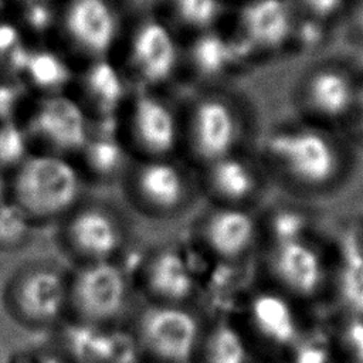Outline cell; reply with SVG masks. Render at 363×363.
<instances>
[{"label":"cell","mask_w":363,"mask_h":363,"mask_svg":"<svg viewBox=\"0 0 363 363\" xmlns=\"http://www.w3.org/2000/svg\"><path fill=\"white\" fill-rule=\"evenodd\" d=\"M208 183L218 197L234 206L255 193L258 177L248 162L228 155L210 163Z\"/></svg>","instance_id":"ffe728a7"},{"label":"cell","mask_w":363,"mask_h":363,"mask_svg":"<svg viewBox=\"0 0 363 363\" xmlns=\"http://www.w3.org/2000/svg\"><path fill=\"white\" fill-rule=\"evenodd\" d=\"M146 284L149 291L166 305L186 301L194 289L189 264L174 250H163L150 259L146 268Z\"/></svg>","instance_id":"ac0fdd59"},{"label":"cell","mask_w":363,"mask_h":363,"mask_svg":"<svg viewBox=\"0 0 363 363\" xmlns=\"http://www.w3.org/2000/svg\"><path fill=\"white\" fill-rule=\"evenodd\" d=\"M79 153L89 172L105 177L116 173L125 162L122 145L108 133L96 138L89 136Z\"/></svg>","instance_id":"cb8c5ba5"},{"label":"cell","mask_w":363,"mask_h":363,"mask_svg":"<svg viewBox=\"0 0 363 363\" xmlns=\"http://www.w3.org/2000/svg\"><path fill=\"white\" fill-rule=\"evenodd\" d=\"M21 91L11 81H0V123L13 121L11 115L18 106Z\"/></svg>","instance_id":"e575fe53"},{"label":"cell","mask_w":363,"mask_h":363,"mask_svg":"<svg viewBox=\"0 0 363 363\" xmlns=\"http://www.w3.org/2000/svg\"><path fill=\"white\" fill-rule=\"evenodd\" d=\"M128 285L122 271L109 261L91 262L75 275L68 301L91 325L113 319L123 309Z\"/></svg>","instance_id":"8992f818"},{"label":"cell","mask_w":363,"mask_h":363,"mask_svg":"<svg viewBox=\"0 0 363 363\" xmlns=\"http://www.w3.org/2000/svg\"><path fill=\"white\" fill-rule=\"evenodd\" d=\"M339 289L346 305L363 313V250L352 235H347L342 244Z\"/></svg>","instance_id":"603a6c76"},{"label":"cell","mask_w":363,"mask_h":363,"mask_svg":"<svg viewBox=\"0 0 363 363\" xmlns=\"http://www.w3.org/2000/svg\"><path fill=\"white\" fill-rule=\"evenodd\" d=\"M356 30H357V34L363 38V6L360 7L356 16Z\"/></svg>","instance_id":"74e56055"},{"label":"cell","mask_w":363,"mask_h":363,"mask_svg":"<svg viewBox=\"0 0 363 363\" xmlns=\"http://www.w3.org/2000/svg\"><path fill=\"white\" fill-rule=\"evenodd\" d=\"M298 13L332 26L347 13L350 0H292Z\"/></svg>","instance_id":"f546056e"},{"label":"cell","mask_w":363,"mask_h":363,"mask_svg":"<svg viewBox=\"0 0 363 363\" xmlns=\"http://www.w3.org/2000/svg\"><path fill=\"white\" fill-rule=\"evenodd\" d=\"M176 18L186 27L206 31L221 13L220 0H172Z\"/></svg>","instance_id":"83f0119b"},{"label":"cell","mask_w":363,"mask_h":363,"mask_svg":"<svg viewBox=\"0 0 363 363\" xmlns=\"http://www.w3.org/2000/svg\"><path fill=\"white\" fill-rule=\"evenodd\" d=\"M265 149L292 184L309 191L335 187L347 169L346 150L333 129L309 119L274 132Z\"/></svg>","instance_id":"6da1fadb"},{"label":"cell","mask_w":363,"mask_h":363,"mask_svg":"<svg viewBox=\"0 0 363 363\" xmlns=\"http://www.w3.org/2000/svg\"><path fill=\"white\" fill-rule=\"evenodd\" d=\"M30 216L14 201L0 203V250L21 245L30 231Z\"/></svg>","instance_id":"f1b7e54d"},{"label":"cell","mask_w":363,"mask_h":363,"mask_svg":"<svg viewBox=\"0 0 363 363\" xmlns=\"http://www.w3.org/2000/svg\"><path fill=\"white\" fill-rule=\"evenodd\" d=\"M362 79L336 62L313 67L301 84V104L309 121L333 129L353 121Z\"/></svg>","instance_id":"3957f363"},{"label":"cell","mask_w":363,"mask_h":363,"mask_svg":"<svg viewBox=\"0 0 363 363\" xmlns=\"http://www.w3.org/2000/svg\"><path fill=\"white\" fill-rule=\"evenodd\" d=\"M135 189L140 200L157 211L174 210L186 197L183 173L164 157H153L136 170Z\"/></svg>","instance_id":"9a60e30c"},{"label":"cell","mask_w":363,"mask_h":363,"mask_svg":"<svg viewBox=\"0 0 363 363\" xmlns=\"http://www.w3.org/2000/svg\"><path fill=\"white\" fill-rule=\"evenodd\" d=\"M352 122H354L356 126L363 133V79H362V85H360V91H359V98H357V102H356L354 115H353V121Z\"/></svg>","instance_id":"8d00e7d4"},{"label":"cell","mask_w":363,"mask_h":363,"mask_svg":"<svg viewBox=\"0 0 363 363\" xmlns=\"http://www.w3.org/2000/svg\"><path fill=\"white\" fill-rule=\"evenodd\" d=\"M24 128L30 140L45 147L44 152L61 156L81 152L89 138L84 106L62 92L41 98Z\"/></svg>","instance_id":"277c9868"},{"label":"cell","mask_w":363,"mask_h":363,"mask_svg":"<svg viewBox=\"0 0 363 363\" xmlns=\"http://www.w3.org/2000/svg\"><path fill=\"white\" fill-rule=\"evenodd\" d=\"M251 318L257 330L274 343L288 345L296 339L294 313L289 305L277 295H258L251 305Z\"/></svg>","instance_id":"44dd1931"},{"label":"cell","mask_w":363,"mask_h":363,"mask_svg":"<svg viewBox=\"0 0 363 363\" xmlns=\"http://www.w3.org/2000/svg\"><path fill=\"white\" fill-rule=\"evenodd\" d=\"M329 352L322 336H312L299 343L294 363H328Z\"/></svg>","instance_id":"836d02e7"},{"label":"cell","mask_w":363,"mask_h":363,"mask_svg":"<svg viewBox=\"0 0 363 363\" xmlns=\"http://www.w3.org/2000/svg\"><path fill=\"white\" fill-rule=\"evenodd\" d=\"M27 1H47V0H24V3H27Z\"/></svg>","instance_id":"ab89813d"},{"label":"cell","mask_w":363,"mask_h":363,"mask_svg":"<svg viewBox=\"0 0 363 363\" xmlns=\"http://www.w3.org/2000/svg\"><path fill=\"white\" fill-rule=\"evenodd\" d=\"M67 237L72 248L91 262L108 261L122 242L116 220L101 208H84L68 223Z\"/></svg>","instance_id":"4fadbf2b"},{"label":"cell","mask_w":363,"mask_h":363,"mask_svg":"<svg viewBox=\"0 0 363 363\" xmlns=\"http://www.w3.org/2000/svg\"><path fill=\"white\" fill-rule=\"evenodd\" d=\"M255 230V221L248 211L230 206L214 211L207 218L204 240L217 255L235 258L250 248Z\"/></svg>","instance_id":"2e32d148"},{"label":"cell","mask_w":363,"mask_h":363,"mask_svg":"<svg viewBox=\"0 0 363 363\" xmlns=\"http://www.w3.org/2000/svg\"><path fill=\"white\" fill-rule=\"evenodd\" d=\"M204 363H245L247 349L241 335L230 325H218L207 336Z\"/></svg>","instance_id":"d4e9b609"},{"label":"cell","mask_w":363,"mask_h":363,"mask_svg":"<svg viewBox=\"0 0 363 363\" xmlns=\"http://www.w3.org/2000/svg\"><path fill=\"white\" fill-rule=\"evenodd\" d=\"M190 139L197 156L207 162L231 155L238 139V118L223 98L200 99L190 119Z\"/></svg>","instance_id":"30bf717a"},{"label":"cell","mask_w":363,"mask_h":363,"mask_svg":"<svg viewBox=\"0 0 363 363\" xmlns=\"http://www.w3.org/2000/svg\"><path fill=\"white\" fill-rule=\"evenodd\" d=\"M21 77L45 95L61 94L71 82L72 71L58 52L48 48H30Z\"/></svg>","instance_id":"7402d4cb"},{"label":"cell","mask_w":363,"mask_h":363,"mask_svg":"<svg viewBox=\"0 0 363 363\" xmlns=\"http://www.w3.org/2000/svg\"><path fill=\"white\" fill-rule=\"evenodd\" d=\"M28 51L20 30L11 23H0V81L21 77Z\"/></svg>","instance_id":"484cf974"},{"label":"cell","mask_w":363,"mask_h":363,"mask_svg":"<svg viewBox=\"0 0 363 363\" xmlns=\"http://www.w3.org/2000/svg\"><path fill=\"white\" fill-rule=\"evenodd\" d=\"M30 138L14 121L0 123V170H16L28 156Z\"/></svg>","instance_id":"4316f807"},{"label":"cell","mask_w":363,"mask_h":363,"mask_svg":"<svg viewBox=\"0 0 363 363\" xmlns=\"http://www.w3.org/2000/svg\"><path fill=\"white\" fill-rule=\"evenodd\" d=\"M130 129L136 143L153 157H164L179 140L174 112L163 99L153 95H140L133 101Z\"/></svg>","instance_id":"7c38bea8"},{"label":"cell","mask_w":363,"mask_h":363,"mask_svg":"<svg viewBox=\"0 0 363 363\" xmlns=\"http://www.w3.org/2000/svg\"><path fill=\"white\" fill-rule=\"evenodd\" d=\"M343 342L347 352L363 363V320L353 319L343 330Z\"/></svg>","instance_id":"d590c367"},{"label":"cell","mask_w":363,"mask_h":363,"mask_svg":"<svg viewBox=\"0 0 363 363\" xmlns=\"http://www.w3.org/2000/svg\"><path fill=\"white\" fill-rule=\"evenodd\" d=\"M142 346L167 363L187 362L199 340V323L187 311L176 305L150 306L138 322Z\"/></svg>","instance_id":"5b68a950"},{"label":"cell","mask_w":363,"mask_h":363,"mask_svg":"<svg viewBox=\"0 0 363 363\" xmlns=\"http://www.w3.org/2000/svg\"><path fill=\"white\" fill-rule=\"evenodd\" d=\"M81 179L67 156L30 155L14 172L11 201L30 218H51L68 211L79 197Z\"/></svg>","instance_id":"7a4b0ae2"},{"label":"cell","mask_w":363,"mask_h":363,"mask_svg":"<svg viewBox=\"0 0 363 363\" xmlns=\"http://www.w3.org/2000/svg\"><path fill=\"white\" fill-rule=\"evenodd\" d=\"M271 265L278 279L301 295L315 292L322 279V261L302 238L275 242Z\"/></svg>","instance_id":"5bb4252c"},{"label":"cell","mask_w":363,"mask_h":363,"mask_svg":"<svg viewBox=\"0 0 363 363\" xmlns=\"http://www.w3.org/2000/svg\"><path fill=\"white\" fill-rule=\"evenodd\" d=\"M86 101L98 113L109 116L125 98V82L119 69L106 58H95L82 75Z\"/></svg>","instance_id":"d6986e66"},{"label":"cell","mask_w":363,"mask_h":363,"mask_svg":"<svg viewBox=\"0 0 363 363\" xmlns=\"http://www.w3.org/2000/svg\"><path fill=\"white\" fill-rule=\"evenodd\" d=\"M305 220L302 214L294 210H281L271 220V231L275 242L292 241L302 238Z\"/></svg>","instance_id":"d6a6232c"},{"label":"cell","mask_w":363,"mask_h":363,"mask_svg":"<svg viewBox=\"0 0 363 363\" xmlns=\"http://www.w3.org/2000/svg\"><path fill=\"white\" fill-rule=\"evenodd\" d=\"M21 20L30 33L45 34L58 23V14L50 0L27 1L21 11Z\"/></svg>","instance_id":"4dcf8cb0"},{"label":"cell","mask_w":363,"mask_h":363,"mask_svg":"<svg viewBox=\"0 0 363 363\" xmlns=\"http://www.w3.org/2000/svg\"><path fill=\"white\" fill-rule=\"evenodd\" d=\"M329 27L330 26L325 23H320L318 20H313L298 13L292 47H298L301 50H315L316 47L325 44Z\"/></svg>","instance_id":"1f68e13d"},{"label":"cell","mask_w":363,"mask_h":363,"mask_svg":"<svg viewBox=\"0 0 363 363\" xmlns=\"http://www.w3.org/2000/svg\"><path fill=\"white\" fill-rule=\"evenodd\" d=\"M68 296L69 286L62 275L51 268L27 271L14 292L18 313L34 323L54 322L62 313Z\"/></svg>","instance_id":"8fae6325"},{"label":"cell","mask_w":363,"mask_h":363,"mask_svg":"<svg viewBox=\"0 0 363 363\" xmlns=\"http://www.w3.org/2000/svg\"><path fill=\"white\" fill-rule=\"evenodd\" d=\"M61 24L72 45L94 60L106 55L119 30L116 11L108 0H69Z\"/></svg>","instance_id":"ba28073f"},{"label":"cell","mask_w":363,"mask_h":363,"mask_svg":"<svg viewBox=\"0 0 363 363\" xmlns=\"http://www.w3.org/2000/svg\"><path fill=\"white\" fill-rule=\"evenodd\" d=\"M254 55V51L235 34L201 31L190 45V61L194 69L204 77H217Z\"/></svg>","instance_id":"e0dca14e"},{"label":"cell","mask_w":363,"mask_h":363,"mask_svg":"<svg viewBox=\"0 0 363 363\" xmlns=\"http://www.w3.org/2000/svg\"><path fill=\"white\" fill-rule=\"evenodd\" d=\"M4 4H6V0H0V11L3 10V7H4Z\"/></svg>","instance_id":"f35d334b"},{"label":"cell","mask_w":363,"mask_h":363,"mask_svg":"<svg viewBox=\"0 0 363 363\" xmlns=\"http://www.w3.org/2000/svg\"><path fill=\"white\" fill-rule=\"evenodd\" d=\"M129 61L136 75L152 85L167 81L179 61L177 43L170 28L156 20H143L129 43Z\"/></svg>","instance_id":"9c48e42d"},{"label":"cell","mask_w":363,"mask_h":363,"mask_svg":"<svg viewBox=\"0 0 363 363\" xmlns=\"http://www.w3.org/2000/svg\"><path fill=\"white\" fill-rule=\"evenodd\" d=\"M298 10L292 0H248L238 14L237 35L257 52L292 47Z\"/></svg>","instance_id":"52a82bcc"}]
</instances>
